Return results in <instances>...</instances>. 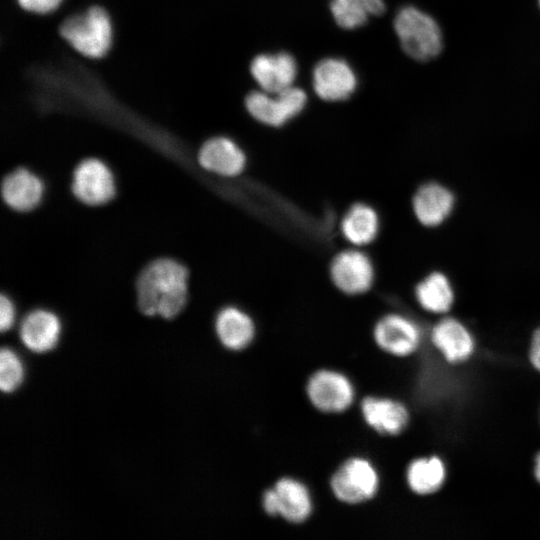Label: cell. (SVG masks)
<instances>
[{"label":"cell","mask_w":540,"mask_h":540,"mask_svg":"<svg viewBox=\"0 0 540 540\" xmlns=\"http://www.w3.org/2000/svg\"><path fill=\"white\" fill-rule=\"evenodd\" d=\"M330 276L334 285L349 295L362 294L374 281V267L362 251L348 249L338 253L331 262Z\"/></svg>","instance_id":"10"},{"label":"cell","mask_w":540,"mask_h":540,"mask_svg":"<svg viewBox=\"0 0 540 540\" xmlns=\"http://www.w3.org/2000/svg\"><path fill=\"white\" fill-rule=\"evenodd\" d=\"M74 195L88 205H101L114 195V179L109 168L100 160L82 161L73 174Z\"/></svg>","instance_id":"12"},{"label":"cell","mask_w":540,"mask_h":540,"mask_svg":"<svg viewBox=\"0 0 540 540\" xmlns=\"http://www.w3.org/2000/svg\"><path fill=\"white\" fill-rule=\"evenodd\" d=\"M264 511L270 516H279L293 524L305 522L313 510L309 489L301 481L283 477L267 489L262 498Z\"/></svg>","instance_id":"6"},{"label":"cell","mask_w":540,"mask_h":540,"mask_svg":"<svg viewBox=\"0 0 540 540\" xmlns=\"http://www.w3.org/2000/svg\"><path fill=\"white\" fill-rule=\"evenodd\" d=\"M60 34L77 52L86 57L99 58L110 48L112 26L107 13L94 6L83 14L64 20Z\"/></svg>","instance_id":"3"},{"label":"cell","mask_w":540,"mask_h":540,"mask_svg":"<svg viewBox=\"0 0 540 540\" xmlns=\"http://www.w3.org/2000/svg\"><path fill=\"white\" fill-rule=\"evenodd\" d=\"M24 378V368L17 354L9 348L0 353V388L5 393L15 391Z\"/></svg>","instance_id":"24"},{"label":"cell","mask_w":540,"mask_h":540,"mask_svg":"<svg viewBox=\"0 0 540 540\" xmlns=\"http://www.w3.org/2000/svg\"><path fill=\"white\" fill-rule=\"evenodd\" d=\"M14 318H15V312H14V307L11 301L4 295H1L0 297V328L2 332H5L12 327L14 323Z\"/></svg>","instance_id":"26"},{"label":"cell","mask_w":540,"mask_h":540,"mask_svg":"<svg viewBox=\"0 0 540 540\" xmlns=\"http://www.w3.org/2000/svg\"><path fill=\"white\" fill-rule=\"evenodd\" d=\"M431 341L444 359L452 364L466 361L474 351L470 331L452 317L443 318L433 327Z\"/></svg>","instance_id":"15"},{"label":"cell","mask_w":540,"mask_h":540,"mask_svg":"<svg viewBox=\"0 0 540 540\" xmlns=\"http://www.w3.org/2000/svg\"><path fill=\"white\" fill-rule=\"evenodd\" d=\"M245 108L256 121L280 127L300 114L306 106L307 95L295 85L277 92L252 91L245 98Z\"/></svg>","instance_id":"5"},{"label":"cell","mask_w":540,"mask_h":540,"mask_svg":"<svg viewBox=\"0 0 540 540\" xmlns=\"http://www.w3.org/2000/svg\"><path fill=\"white\" fill-rule=\"evenodd\" d=\"M394 30L403 51L417 61H428L442 50L441 29L436 21L413 6L401 8L394 18Z\"/></svg>","instance_id":"2"},{"label":"cell","mask_w":540,"mask_h":540,"mask_svg":"<svg viewBox=\"0 0 540 540\" xmlns=\"http://www.w3.org/2000/svg\"><path fill=\"white\" fill-rule=\"evenodd\" d=\"M5 203L17 211H29L39 203L43 185L38 177L26 169H17L2 182Z\"/></svg>","instance_id":"19"},{"label":"cell","mask_w":540,"mask_h":540,"mask_svg":"<svg viewBox=\"0 0 540 540\" xmlns=\"http://www.w3.org/2000/svg\"><path fill=\"white\" fill-rule=\"evenodd\" d=\"M415 295L423 309L437 314L447 312L454 301L452 286L441 272H432L419 282Z\"/></svg>","instance_id":"23"},{"label":"cell","mask_w":540,"mask_h":540,"mask_svg":"<svg viewBox=\"0 0 540 540\" xmlns=\"http://www.w3.org/2000/svg\"><path fill=\"white\" fill-rule=\"evenodd\" d=\"M330 11L335 22L343 29L363 26L370 17L385 11L383 0H331Z\"/></svg>","instance_id":"22"},{"label":"cell","mask_w":540,"mask_h":540,"mask_svg":"<svg viewBox=\"0 0 540 540\" xmlns=\"http://www.w3.org/2000/svg\"><path fill=\"white\" fill-rule=\"evenodd\" d=\"M187 279L186 268L174 260L158 259L150 263L137 280L140 311L148 316L175 317L187 299Z\"/></svg>","instance_id":"1"},{"label":"cell","mask_w":540,"mask_h":540,"mask_svg":"<svg viewBox=\"0 0 540 540\" xmlns=\"http://www.w3.org/2000/svg\"><path fill=\"white\" fill-rule=\"evenodd\" d=\"M379 230V218L376 211L369 205L357 203L344 215L341 231L347 241L355 246L371 243Z\"/></svg>","instance_id":"20"},{"label":"cell","mask_w":540,"mask_h":540,"mask_svg":"<svg viewBox=\"0 0 540 540\" xmlns=\"http://www.w3.org/2000/svg\"><path fill=\"white\" fill-rule=\"evenodd\" d=\"M200 165L215 174L233 177L245 168L246 156L238 144L227 137L207 140L198 155Z\"/></svg>","instance_id":"14"},{"label":"cell","mask_w":540,"mask_h":540,"mask_svg":"<svg viewBox=\"0 0 540 540\" xmlns=\"http://www.w3.org/2000/svg\"><path fill=\"white\" fill-rule=\"evenodd\" d=\"M62 0H18L20 6L34 13H48L55 10Z\"/></svg>","instance_id":"25"},{"label":"cell","mask_w":540,"mask_h":540,"mask_svg":"<svg viewBox=\"0 0 540 540\" xmlns=\"http://www.w3.org/2000/svg\"><path fill=\"white\" fill-rule=\"evenodd\" d=\"M407 484L418 495H430L442 487L446 479V467L437 456L422 457L412 461L406 473Z\"/></svg>","instance_id":"21"},{"label":"cell","mask_w":540,"mask_h":540,"mask_svg":"<svg viewBox=\"0 0 540 540\" xmlns=\"http://www.w3.org/2000/svg\"><path fill=\"white\" fill-rule=\"evenodd\" d=\"M310 403L323 413H342L354 402L355 390L350 379L332 369L315 371L306 383Z\"/></svg>","instance_id":"7"},{"label":"cell","mask_w":540,"mask_h":540,"mask_svg":"<svg viewBox=\"0 0 540 540\" xmlns=\"http://www.w3.org/2000/svg\"><path fill=\"white\" fill-rule=\"evenodd\" d=\"M412 206L417 220L422 225L438 226L451 213L454 206V195L441 184L426 183L416 191Z\"/></svg>","instance_id":"16"},{"label":"cell","mask_w":540,"mask_h":540,"mask_svg":"<svg viewBox=\"0 0 540 540\" xmlns=\"http://www.w3.org/2000/svg\"><path fill=\"white\" fill-rule=\"evenodd\" d=\"M373 338L376 345L385 353L396 357H407L418 349L421 331L409 318L392 313L377 321Z\"/></svg>","instance_id":"9"},{"label":"cell","mask_w":540,"mask_h":540,"mask_svg":"<svg viewBox=\"0 0 540 540\" xmlns=\"http://www.w3.org/2000/svg\"><path fill=\"white\" fill-rule=\"evenodd\" d=\"M61 331L57 316L47 310H34L23 319L19 335L22 343L32 352L44 353L53 349Z\"/></svg>","instance_id":"17"},{"label":"cell","mask_w":540,"mask_h":540,"mask_svg":"<svg viewBox=\"0 0 540 540\" xmlns=\"http://www.w3.org/2000/svg\"><path fill=\"white\" fill-rule=\"evenodd\" d=\"M312 85L319 98L337 102L348 99L355 92L358 80L354 69L346 60L327 57L314 66Z\"/></svg>","instance_id":"8"},{"label":"cell","mask_w":540,"mask_h":540,"mask_svg":"<svg viewBox=\"0 0 540 540\" xmlns=\"http://www.w3.org/2000/svg\"><path fill=\"white\" fill-rule=\"evenodd\" d=\"M538 2H539V5H540V0H538Z\"/></svg>","instance_id":"29"},{"label":"cell","mask_w":540,"mask_h":540,"mask_svg":"<svg viewBox=\"0 0 540 540\" xmlns=\"http://www.w3.org/2000/svg\"><path fill=\"white\" fill-rule=\"evenodd\" d=\"M361 414L366 424L379 434H400L409 421L407 408L399 401L368 396L361 402Z\"/></svg>","instance_id":"13"},{"label":"cell","mask_w":540,"mask_h":540,"mask_svg":"<svg viewBox=\"0 0 540 540\" xmlns=\"http://www.w3.org/2000/svg\"><path fill=\"white\" fill-rule=\"evenodd\" d=\"M216 334L221 344L232 351L247 348L255 336L252 318L237 307L223 308L216 317Z\"/></svg>","instance_id":"18"},{"label":"cell","mask_w":540,"mask_h":540,"mask_svg":"<svg viewBox=\"0 0 540 540\" xmlns=\"http://www.w3.org/2000/svg\"><path fill=\"white\" fill-rule=\"evenodd\" d=\"M250 73L261 90L277 93L294 86L298 66L288 52L263 53L252 59Z\"/></svg>","instance_id":"11"},{"label":"cell","mask_w":540,"mask_h":540,"mask_svg":"<svg viewBox=\"0 0 540 540\" xmlns=\"http://www.w3.org/2000/svg\"><path fill=\"white\" fill-rule=\"evenodd\" d=\"M534 475L536 477V480L540 483V453L536 456L535 459Z\"/></svg>","instance_id":"28"},{"label":"cell","mask_w":540,"mask_h":540,"mask_svg":"<svg viewBox=\"0 0 540 540\" xmlns=\"http://www.w3.org/2000/svg\"><path fill=\"white\" fill-rule=\"evenodd\" d=\"M529 358L534 368L540 372V327L537 328L532 336Z\"/></svg>","instance_id":"27"},{"label":"cell","mask_w":540,"mask_h":540,"mask_svg":"<svg viewBox=\"0 0 540 540\" xmlns=\"http://www.w3.org/2000/svg\"><path fill=\"white\" fill-rule=\"evenodd\" d=\"M379 475L374 465L363 457L343 462L330 479V489L337 500L348 505L366 502L376 495Z\"/></svg>","instance_id":"4"}]
</instances>
